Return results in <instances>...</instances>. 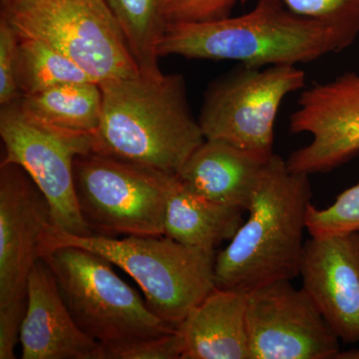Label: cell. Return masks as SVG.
Masks as SVG:
<instances>
[{"instance_id": "8992f818", "label": "cell", "mask_w": 359, "mask_h": 359, "mask_svg": "<svg viewBox=\"0 0 359 359\" xmlns=\"http://www.w3.org/2000/svg\"><path fill=\"white\" fill-rule=\"evenodd\" d=\"M1 16L18 37L50 45L97 83L140 73L106 0H11Z\"/></svg>"}, {"instance_id": "52a82bcc", "label": "cell", "mask_w": 359, "mask_h": 359, "mask_svg": "<svg viewBox=\"0 0 359 359\" xmlns=\"http://www.w3.org/2000/svg\"><path fill=\"white\" fill-rule=\"evenodd\" d=\"M176 174L89 153L74 162L80 212L93 235L163 236Z\"/></svg>"}, {"instance_id": "5b68a950", "label": "cell", "mask_w": 359, "mask_h": 359, "mask_svg": "<svg viewBox=\"0 0 359 359\" xmlns=\"http://www.w3.org/2000/svg\"><path fill=\"white\" fill-rule=\"evenodd\" d=\"M79 327L103 347L117 348L177 332L119 278L112 263L88 250L62 247L42 255Z\"/></svg>"}, {"instance_id": "44dd1931", "label": "cell", "mask_w": 359, "mask_h": 359, "mask_svg": "<svg viewBox=\"0 0 359 359\" xmlns=\"http://www.w3.org/2000/svg\"><path fill=\"white\" fill-rule=\"evenodd\" d=\"M306 231L311 237L359 231V182L340 194L334 204L325 209L311 204Z\"/></svg>"}, {"instance_id": "6da1fadb", "label": "cell", "mask_w": 359, "mask_h": 359, "mask_svg": "<svg viewBox=\"0 0 359 359\" xmlns=\"http://www.w3.org/2000/svg\"><path fill=\"white\" fill-rule=\"evenodd\" d=\"M102 113L94 153L178 174L205 140L179 73L101 82Z\"/></svg>"}, {"instance_id": "3957f363", "label": "cell", "mask_w": 359, "mask_h": 359, "mask_svg": "<svg viewBox=\"0 0 359 359\" xmlns=\"http://www.w3.org/2000/svg\"><path fill=\"white\" fill-rule=\"evenodd\" d=\"M309 175L273 154L264 167L249 217L215 262L216 287L247 292L299 276L311 202Z\"/></svg>"}, {"instance_id": "d4e9b609", "label": "cell", "mask_w": 359, "mask_h": 359, "mask_svg": "<svg viewBox=\"0 0 359 359\" xmlns=\"http://www.w3.org/2000/svg\"><path fill=\"white\" fill-rule=\"evenodd\" d=\"M237 0H169L165 7L168 25L204 22L230 18Z\"/></svg>"}, {"instance_id": "30bf717a", "label": "cell", "mask_w": 359, "mask_h": 359, "mask_svg": "<svg viewBox=\"0 0 359 359\" xmlns=\"http://www.w3.org/2000/svg\"><path fill=\"white\" fill-rule=\"evenodd\" d=\"M1 164H15L27 173L50 205L52 224L68 233L93 235L84 221L74 186V162L93 152L94 135L55 128L23 113L20 100L2 106Z\"/></svg>"}, {"instance_id": "ac0fdd59", "label": "cell", "mask_w": 359, "mask_h": 359, "mask_svg": "<svg viewBox=\"0 0 359 359\" xmlns=\"http://www.w3.org/2000/svg\"><path fill=\"white\" fill-rule=\"evenodd\" d=\"M25 114L49 126L95 135L102 113V91L94 81L73 82L23 95Z\"/></svg>"}, {"instance_id": "277c9868", "label": "cell", "mask_w": 359, "mask_h": 359, "mask_svg": "<svg viewBox=\"0 0 359 359\" xmlns=\"http://www.w3.org/2000/svg\"><path fill=\"white\" fill-rule=\"evenodd\" d=\"M62 247L96 252L123 269L141 287L149 309L176 327L216 287L217 252L167 236L78 237L49 224L40 238L39 257Z\"/></svg>"}, {"instance_id": "cb8c5ba5", "label": "cell", "mask_w": 359, "mask_h": 359, "mask_svg": "<svg viewBox=\"0 0 359 359\" xmlns=\"http://www.w3.org/2000/svg\"><path fill=\"white\" fill-rule=\"evenodd\" d=\"M184 344L179 330L103 351V359H182Z\"/></svg>"}, {"instance_id": "d6986e66", "label": "cell", "mask_w": 359, "mask_h": 359, "mask_svg": "<svg viewBox=\"0 0 359 359\" xmlns=\"http://www.w3.org/2000/svg\"><path fill=\"white\" fill-rule=\"evenodd\" d=\"M119 22L141 73L162 74L158 45L168 25L165 7L169 0H106Z\"/></svg>"}, {"instance_id": "2e32d148", "label": "cell", "mask_w": 359, "mask_h": 359, "mask_svg": "<svg viewBox=\"0 0 359 359\" xmlns=\"http://www.w3.org/2000/svg\"><path fill=\"white\" fill-rule=\"evenodd\" d=\"M182 359H250L247 294L215 287L178 327Z\"/></svg>"}, {"instance_id": "ba28073f", "label": "cell", "mask_w": 359, "mask_h": 359, "mask_svg": "<svg viewBox=\"0 0 359 359\" xmlns=\"http://www.w3.org/2000/svg\"><path fill=\"white\" fill-rule=\"evenodd\" d=\"M304 88L306 73L297 66L241 65L214 80L205 91L199 116L205 140L271 157L280 105L285 97Z\"/></svg>"}, {"instance_id": "5bb4252c", "label": "cell", "mask_w": 359, "mask_h": 359, "mask_svg": "<svg viewBox=\"0 0 359 359\" xmlns=\"http://www.w3.org/2000/svg\"><path fill=\"white\" fill-rule=\"evenodd\" d=\"M20 339L23 359H103L102 346L77 325L55 276L41 259L28 278Z\"/></svg>"}, {"instance_id": "4fadbf2b", "label": "cell", "mask_w": 359, "mask_h": 359, "mask_svg": "<svg viewBox=\"0 0 359 359\" xmlns=\"http://www.w3.org/2000/svg\"><path fill=\"white\" fill-rule=\"evenodd\" d=\"M299 276L327 325L344 344L359 342V231L311 237Z\"/></svg>"}, {"instance_id": "7c38bea8", "label": "cell", "mask_w": 359, "mask_h": 359, "mask_svg": "<svg viewBox=\"0 0 359 359\" xmlns=\"http://www.w3.org/2000/svg\"><path fill=\"white\" fill-rule=\"evenodd\" d=\"M290 129L311 137L290 155L292 171L327 173L353 159L359 154V73L346 72L302 90Z\"/></svg>"}, {"instance_id": "603a6c76", "label": "cell", "mask_w": 359, "mask_h": 359, "mask_svg": "<svg viewBox=\"0 0 359 359\" xmlns=\"http://www.w3.org/2000/svg\"><path fill=\"white\" fill-rule=\"evenodd\" d=\"M20 37L11 23L0 18V105L6 106L21 98L16 79Z\"/></svg>"}, {"instance_id": "484cf974", "label": "cell", "mask_w": 359, "mask_h": 359, "mask_svg": "<svg viewBox=\"0 0 359 359\" xmlns=\"http://www.w3.org/2000/svg\"><path fill=\"white\" fill-rule=\"evenodd\" d=\"M9 1H11V0H1L2 6H6Z\"/></svg>"}, {"instance_id": "7a4b0ae2", "label": "cell", "mask_w": 359, "mask_h": 359, "mask_svg": "<svg viewBox=\"0 0 359 359\" xmlns=\"http://www.w3.org/2000/svg\"><path fill=\"white\" fill-rule=\"evenodd\" d=\"M355 40L334 26L299 15L282 0H257L250 13L204 22L169 23L158 55L238 61L252 67L313 62Z\"/></svg>"}, {"instance_id": "9a60e30c", "label": "cell", "mask_w": 359, "mask_h": 359, "mask_svg": "<svg viewBox=\"0 0 359 359\" xmlns=\"http://www.w3.org/2000/svg\"><path fill=\"white\" fill-rule=\"evenodd\" d=\"M271 157L255 154L226 142L205 140L186 161L177 177L202 197L247 212Z\"/></svg>"}, {"instance_id": "e0dca14e", "label": "cell", "mask_w": 359, "mask_h": 359, "mask_svg": "<svg viewBox=\"0 0 359 359\" xmlns=\"http://www.w3.org/2000/svg\"><path fill=\"white\" fill-rule=\"evenodd\" d=\"M245 210L202 197L176 175L168 198L164 236L208 250L230 241L244 223Z\"/></svg>"}, {"instance_id": "9c48e42d", "label": "cell", "mask_w": 359, "mask_h": 359, "mask_svg": "<svg viewBox=\"0 0 359 359\" xmlns=\"http://www.w3.org/2000/svg\"><path fill=\"white\" fill-rule=\"evenodd\" d=\"M50 224L48 201L25 170L0 165V359L15 358L28 278Z\"/></svg>"}, {"instance_id": "7402d4cb", "label": "cell", "mask_w": 359, "mask_h": 359, "mask_svg": "<svg viewBox=\"0 0 359 359\" xmlns=\"http://www.w3.org/2000/svg\"><path fill=\"white\" fill-rule=\"evenodd\" d=\"M299 15L323 21L356 40L359 35V0H282Z\"/></svg>"}, {"instance_id": "8fae6325", "label": "cell", "mask_w": 359, "mask_h": 359, "mask_svg": "<svg viewBox=\"0 0 359 359\" xmlns=\"http://www.w3.org/2000/svg\"><path fill=\"white\" fill-rule=\"evenodd\" d=\"M290 282L247 292L250 359H339V337L309 295Z\"/></svg>"}, {"instance_id": "ffe728a7", "label": "cell", "mask_w": 359, "mask_h": 359, "mask_svg": "<svg viewBox=\"0 0 359 359\" xmlns=\"http://www.w3.org/2000/svg\"><path fill=\"white\" fill-rule=\"evenodd\" d=\"M16 79L22 96L58 85L94 81L74 61L57 49L39 40L20 37Z\"/></svg>"}]
</instances>
